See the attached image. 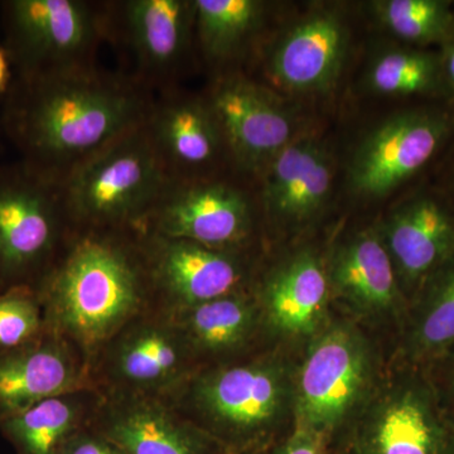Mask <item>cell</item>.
I'll list each match as a JSON object with an SVG mask.
<instances>
[{
    "label": "cell",
    "mask_w": 454,
    "mask_h": 454,
    "mask_svg": "<svg viewBox=\"0 0 454 454\" xmlns=\"http://www.w3.org/2000/svg\"><path fill=\"white\" fill-rule=\"evenodd\" d=\"M426 369L454 419V349Z\"/></svg>",
    "instance_id": "obj_32"
},
{
    "label": "cell",
    "mask_w": 454,
    "mask_h": 454,
    "mask_svg": "<svg viewBox=\"0 0 454 454\" xmlns=\"http://www.w3.org/2000/svg\"><path fill=\"white\" fill-rule=\"evenodd\" d=\"M61 454H125L110 439L94 430L90 426L79 430L65 444Z\"/></svg>",
    "instance_id": "obj_31"
},
{
    "label": "cell",
    "mask_w": 454,
    "mask_h": 454,
    "mask_svg": "<svg viewBox=\"0 0 454 454\" xmlns=\"http://www.w3.org/2000/svg\"><path fill=\"white\" fill-rule=\"evenodd\" d=\"M196 44L211 65L225 67L243 56L265 16L256 0H193Z\"/></svg>",
    "instance_id": "obj_26"
},
{
    "label": "cell",
    "mask_w": 454,
    "mask_h": 454,
    "mask_svg": "<svg viewBox=\"0 0 454 454\" xmlns=\"http://www.w3.org/2000/svg\"><path fill=\"white\" fill-rule=\"evenodd\" d=\"M265 211L283 223H304L324 208L333 188V162L313 140H293L262 170Z\"/></svg>",
    "instance_id": "obj_20"
},
{
    "label": "cell",
    "mask_w": 454,
    "mask_h": 454,
    "mask_svg": "<svg viewBox=\"0 0 454 454\" xmlns=\"http://www.w3.org/2000/svg\"><path fill=\"white\" fill-rule=\"evenodd\" d=\"M252 200L220 177L167 186L140 231L236 252L253 230Z\"/></svg>",
    "instance_id": "obj_10"
},
{
    "label": "cell",
    "mask_w": 454,
    "mask_h": 454,
    "mask_svg": "<svg viewBox=\"0 0 454 454\" xmlns=\"http://www.w3.org/2000/svg\"><path fill=\"white\" fill-rule=\"evenodd\" d=\"M100 394L74 391L0 418V426L16 454H61L65 444L89 426Z\"/></svg>",
    "instance_id": "obj_23"
},
{
    "label": "cell",
    "mask_w": 454,
    "mask_h": 454,
    "mask_svg": "<svg viewBox=\"0 0 454 454\" xmlns=\"http://www.w3.org/2000/svg\"><path fill=\"white\" fill-rule=\"evenodd\" d=\"M71 231L61 184L22 160L0 166V289L37 286Z\"/></svg>",
    "instance_id": "obj_6"
},
{
    "label": "cell",
    "mask_w": 454,
    "mask_h": 454,
    "mask_svg": "<svg viewBox=\"0 0 454 454\" xmlns=\"http://www.w3.org/2000/svg\"><path fill=\"white\" fill-rule=\"evenodd\" d=\"M9 76H11V65L4 51L0 49V89L7 83Z\"/></svg>",
    "instance_id": "obj_34"
},
{
    "label": "cell",
    "mask_w": 454,
    "mask_h": 454,
    "mask_svg": "<svg viewBox=\"0 0 454 454\" xmlns=\"http://www.w3.org/2000/svg\"><path fill=\"white\" fill-rule=\"evenodd\" d=\"M163 399L230 453L240 454L276 443L293 390L282 365L255 360L196 372Z\"/></svg>",
    "instance_id": "obj_3"
},
{
    "label": "cell",
    "mask_w": 454,
    "mask_h": 454,
    "mask_svg": "<svg viewBox=\"0 0 454 454\" xmlns=\"http://www.w3.org/2000/svg\"><path fill=\"white\" fill-rule=\"evenodd\" d=\"M38 301L28 286L0 293V351L20 348L40 336L44 321Z\"/></svg>",
    "instance_id": "obj_29"
},
{
    "label": "cell",
    "mask_w": 454,
    "mask_h": 454,
    "mask_svg": "<svg viewBox=\"0 0 454 454\" xmlns=\"http://www.w3.org/2000/svg\"><path fill=\"white\" fill-rule=\"evenodd\" d=\"M4 46L13 79L94 67L106 40V3L11 0L3 5Z\"/></svg>",
    "instance_id": "obj_5"
},
{
    "label": "cell",
    "mask_w": 454,
    "mask_h": 454,
    "mask_svg": "<svg viewBox=\"0 0 454 454\" xmlns=\"http://www.w3.org/2000/svg\"><path fill=\"white\" fill-rule=\"evenodd\" d=\"M90 372L82 349L51 331L0 351V418L50 397L94 389Z\"/></svg>",
    "instance_id": "obj_17"
},
{
    "label": "cell",
    "mask_w": 454,
    "mask_h": 454,
    "mask_svg": "<svg viewBox=\"0 0 454 454\" xmlns=\"http://www.w3.org/2000/svg\"><path fill=\"white\" fill-rule=\"evenodd\" d=\"M167 312L196 358L223 356L244 348L252 339L260 315L258 304L243 291Z\"/></svg>",
    "instance_id": "obj_25"
},
{
    "label": "cell",
    "mask_w": 454,
    "mask_h": 454,
    "mask_svg": "<svg viewBox=\"0 0 454 454\" xmlns=\"http://www.w3.org/2000/svg\"><path fill=\"white\" fill-rule=\"evenodd\" d=\"M330 454H331V453H330ZM340 454H346V453H345V452H342V453H340Z\"/></svg>",
    "instance_id": "obj_36"
},
{
    "label": "cell",
    "mask_w": 454,
    "mask_h": 454,
    "mask_svg": "<svg viewBox=\"0 0 454 454\" xmlns=\"http://www.w3.org/2000/svg\"><path fill=\"white\" fill-rule=\"evenodd\" d=\"M331 444V439L321 433L294 423L288 434L269 448L268 454H330Z\"/></svg>",
    "instance_id": "obj_30"
},
{
    "label": "cell",
    "mask_w": 454,
    "mask_h": 454,
    "mask_svg": "<svg viewBox=\"0 0 454 454\" xmlns=\"http://www.w3.org/2000/svg\"><path fill=\"white\" fill-rule=\"evenodd\" d=\"M168 184L143 122L71 173L61 188L74 230H142Z\"/></svg>",
    "instance_id": "obj_4"
},
{
    "label": "cell",
    "mask_w": 454,
    "mask_h": 454,
    "mask_svg": "<svg viewBox=\"0 0 454 454\" xmlns=\"http://www.w3.org/2000/svg\"><path fill=\"white\" fill-rule=\"evenodd\" d=\"M372 360L369 343L354 325L333 324L315 334L293 390L294 423L333 442L369 400Z\"/></svg>",
    "instance_id": "obj_8"
},
{
    "label": "cell",
    "mask_w": 454,
    "mask_h": 454,
    "mask_svg": "<svg viewBox=\"0 0 454 454\" xmlns=\"http://www.w3.org/2000/svg\"><path fill=\"white\" fill-rule=\"evenodd\" d=\"M325 270L331 291L361 315L387 316L404 309L393 260L381 235L372 230L340 245Z\"/></svg>",
    "instance_id": "obj_21"
},
{
    "label": "cell",
    "mask_w": 454,
    "mask_h": 454,
    "mask_svg": "<svg viewBox=\"0 0 454 454\" xmlns=\"http://www.w3.org/2000/svg\"><path fill=\"white\" fill-rule=\"evenodd\" d=\"M454 349V256L423 284L409 303L406 364L427 367Z\"/></svg>",
    "instance_id": "obj_24"
},
{
    "label": "cell",
    "mask_w": 454,
    "mask_h": 454,
    "mask_svg": "<svg viewBox=\"0 0 454 454\" xmlns=\"http://www.w3.org/2000/svg\"><path fill=\"white\" fill-rule=\"evenodd\" d=\"M44 325L91 360L153 294L140 230H74L37 286Z\"/></svg>",
    "instance_id": "obj_2"
},
{
    "label": "cell",
    "mask_w": 454,
    "mask_h": 454,
    "mask_svg": "<svg viewBox=\"0 0 454 454\" xmlns=\"http://www.w3.org/2000/svg\"><path fill=\"white\" fill-rule=\"evenodd\" d=\"M381 239L411 303L426 280L454 256V215L433 197H415L390 215Z\"/></svg>",
    "instance_id": "obj_18"
},
{
    "label": "cell",
    "mask_w": 454,
    "mask_h": 454,
    "mask_svg": "<svg viewBox=\"0 0 454 454\" xmlns=\"http://www.w3.org/2000/svg\"><path fill=\"white\" fill-rule=\"evenodd\" d=\"M351 422L346 454H454V419L426 367L406 364Z\"/></svg>",
    "instance_id": "obj_7"
},
{
    "label": "cell",
    "mask_w": 454,
    "mask_h": 454,
    "mask_svg": "<svg viewBox=\"0 0 454 454\" xmlns=\"http://www.w3.org/2000/svg\"><path fill=\"white\" fill-rule=\"evenodd\" d=\"M348 32L333 12H318L286 33L269 57L271 79L295 92H322L340 77Z\"/></svg>",
    "instance_id": "obj_19"
},
{
    "label": "cell",
    "mask_w": 454,
    "mask_h": 454,
    "mask_svg": "<svg viewBox=\"0 0 454 454\" xmlns=\"http://www.w3.org/2000/svg\"><path fill=\"white\" fill-rule=\"evenodd\" d=\"M448 47L446 53H444L443 59H442V66H443V74L447 77L448 82L454 89V44H447Z\"/></svg>",
    "instance_id": "obj_33"
},
{
    "label": "cell",
    "mask_w": 454,
    "mask_h": 454,
    "mask_svg": "<svg viewBox=\"0 0 454 454\" xmlns=\"http://www.w3.org/2000/svg\"><path fill=\"white\" fill-rule=\"evenodd\" d=\"M100 352L106 391L166 397L196 373L195 354L168 312L136 317Z\"/></svg>",
    "instance_id": "obj_11"
},
{
    "label": "cell",
    "mask_w": 454,
    "mask_h": 454,
    "mask_svg": "<svg viewBox=\"0 0 454 454\" xmlns=\"http://www.w3.org/2000/svg\"><path fill=\"white\" fill-rule=\"evenodd\" d=\"M106 40L131 62L129 76L153 94L177 88L196 44L193 0L106 2Z\"/></svg>",
    "instance_id": "obj_9"
},
{
    "label": "cell",
    "mask_w": 454,
    "mask_h": 454,
    "mask_svg": "<svg viewBox=\"0 0 454 454\" xmlns=\"http://www.w3.org/2000/svg\"><path fill=\"white\" fill-rule=\"evenodd\" d=\"M446 116L433 112H405L382 122L358 146L349 184L358 195H387L422 169L446 139Z\"/></svg>",
    "instance_id": "obj_15"
},
{
    "label": "cell",
    "mask_w": 454,
    "mask_h": 454,
    "mask_svg": "<svg viewBox=\"0 0 454 454\" xmlns=\"http://www.w3.org/2000/svg\"><path fill=\"white\" fill-rule=\"evenodd\" d=\"M145 125L170 184L215 178L221 163L232 164L205 97L178 88L158 92Z\"/></svg>",
    "instance_id": "obj_12"
},
{
    "label": "cell",
    "mask_w": 454,
    "mask_h": 454,
    "mask_svg": "<svg viewBox=\"0 0 454 454\" xmlns=\"http://www.w3.org/2000/svg\"><path fill=\"white\" fill-rule=\"evenodd\" d=\"M142 235L153 294L167 310L187 309L241 291L245 267L236 252L192 241Z\"/></svg>",
    "instance_id": "obj_16"
},
{
    "label": "cell",
    "mask_w": 454,
    "mask_h": 454,
    "mask_svg": "<svg viewBox=\"0 0 454 454\" xmlns=\"http://www.w3.org/2000/svg\"><path fill=\"white\" fill-rule=\"evenodd\" d=\"M240 454H268V450H253V452H245V453H240Z\"/></svg>",
    "instance_id": "obj_35"
},
{
    "label": "cell",
    "mask_w": 454,
    "mask_h": 454,
    "mask_svg": "<svg viewBox=\"0 0 454 454\" xmlns=\"http://www.w3.org/2000/svg\"><path fill=\"white\" fill-rule=\"evenodd\" d=\"M376 16L396 37L417 44L447 43L454 35L450 4L442 0H385Z\"/></svg>",
    "instance_id": "obj_27"
},
{
    "label": "cell",
    "mask_w": 454,
    "mask_h": 454,
    "mask_svg": "<svg viewBox=\"0 0 454 454\" xmlns=\"http://www.w3.org/2000/svg\"><path fill=\"white\" fill-rule=\"evenodd\" d=\"M330 291L322 262L315 254L300 253L268 277L260 312L284 336L317 334L324 325Z\"/></svg>",
    "instance_id": "obj_22"
},
{
    "label": "cell",
    "mask_w": 454,
    "mask_h": 454,
    "mask_svg": "<svg viewBox=\"0 0 454 454\" xmlns=\"http://www.w3.org/2000/svg\"><path fill=\"white\" fill-rule=\"evenodd\" d=\"M89 426L125 454H231L163 397L106 391Z\"/></svg>",
    "instance_id": "obj_13"
},
{
    "label": "cell",
    "mask_w": 454,
    "mask_h": 454,
    "mask_svg": "<svg viewBox=\"0 0 454 454\" xmlns=\"http://www.w3.org/2000/svg\"><path fill=\"white\" fill-rule=\"evenodd\" d=\"M153 98L129 74L98 66L35 79L12 77L3 127L23 163L61 184L143 124Z\"/></svg>",
    "instance_id": "obj_1"
},
{
    "label": "cell",
    "mask_w": 454,
    "mask_h": 454,
    "mask_svg": "<svg viewBox=\"0 0 454 454\" xmlns=\"http://www.w3.org/2000/svg\"><path fill=\"white\" fill-rule=\"evenodd\" d=\"M205 98L241 172L262 173L293 142L291 116L267 90L241 74H221Z\"/></svg>",
    "instance_id": "obj_14"
},
{
    "label": "cell",
    "mask_w": 454,
    "mask_h": 454,
    "mask_svg": "<svg viewBox=\"0 0 454 454\" xmlns=\"http://www.w3.org/2000/svg\"><path fill=\"white\" fill-rule=\"evenodd\" d=\"M442 76V59L432 53L395 50L382 53L373 62L369 85L385 95L427 94L441 86Z\"/></svg>",
    "instance_id": "obj_28"
}]
</instances>
